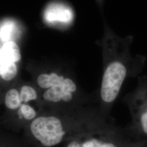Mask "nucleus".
Here are the masks:
<instances>
[{
  "mask_svg": "<svg viewBox=\"0 0 147 147\" xmlns=\"http://www.w3.org/2000/svg\"><path fill=\"white\" fill-rule=\"evenodd\" d=\"M100 111L96 96L84 103L62 107H43L25 127L44 147L59 144L68 137L79 136L115 124Z\"/></svg>",
  "mask_w": 147,
  "mask_h": 147,
  "instance_id": "nucleus-1",
  "label": "nucleus"
},
{
  "mask_svg": "<svg viewBox=\"0 0 147 147\" xmlns=\"http://www.w3.org/2000/svg\"><path fill=\"white\" fill-rule=\"evenodd\" d=\"M131 39L113 42L105 47V60L100 88L96 98L101 112L111 116V111L126 79L135 78L142 71L146 58L132 56Z\"/></svg>",
  "mask_w": 147,
  "mask_h": 147,
  "instance_id": "nucleus-2",
  "label": "nucleus"
},
{
  "mask_svg": "<svg viewBox=\"0 0 147 147\" xmlns=\"http://www.w3.org/2000/svg\"><path fill=\"white\" fill-rule=\"evenodd\" d=\"M32 79L42 108L68 107L92 99L82 95L76 78L59 70L41 71L34 74Z\"/></svg>",
  "mask_w": 147,
  "mask_h": 147,
  "instance_id": "nucleus-3",
  "label": "nucleus"
},
{
  "mask_svg": "<svg viewBox=\"0 0 147 147\" xmlns=\"http://www.w3.org/2000/svg\"><path fill=\"white\" fill-rule=\"evenodd\" d=\"M123 100L131 117L130 131L137 140H147V74L138 76L136 87Z\"/></svg>",
  "mask_w": 147,
  "mask_h": 147,
  "instance_id": "nucleus-4",
  "label": "nucleus"
},
{
  "mask_svg": "<svg viewBox=\"0 0 147 147\" xmlns=\"http://www.w3.org/2000/svg\"><path fill=\"white\" fill-rule=\"evenodd\" d=\"M81 147H129L137 140L128 127L116 124L100 130L76 137Z\"/></svg>",
  "mask_w": 147,
  "mask_h": 147,
  "instance_id": "nucleus-5",
  "label": "nucleus"
},
{
  "mask_svg": "<svg viewBox=\"0 0 147 147\" xmlns=\"http://www.w3.org/2000/svg\"><path fill=\"white\" fill-rule=\"evenodd\" d=\"M20 59V49L15 41L3 43L0 49V76L5 87L18 80L17 63Z\"/></svg>",
  "mask_w": 147,
  "mask_h": 147,
  "instance_id": "nucleus-6",
  "label": "nucleus"
},
{
  "mask_svg": "<svg viewBox=\"0 0 147 147\" xmlns=\"http://www.w3.org/2000/svg\"><path fill=\"white\" fill-rule=\"evenodd\" d=\"M73 14L70 8L59 3L49 5L44 13V19L49 24H67L72 21Z\"/></svg>",
  "mask_w": 147,
  "mask_h": 147,
  "instance_id": "nucleus-7",
  "label": "nucleus"
},
{
  "mask_svg": "<svg viewBox=\"0 0 147 147\" xmlns=\"http://www.w3.org/2000/svg\"><path fill=\"white\" fill-rule=\"evenodd\" d=\"M18 29L16 22L11 20H7L3 21L0 29L1 41L5 43L9 41H14L13 39L18 35Z\"/></svg>",
  "mask_w": 147,
  "mask_h": 147,
  "instance_id": "nucleus-8",
  "label": "nucleus"
},
{
  "mask_svg": "<svg viewBox=\"0 0 147 147\" xmlns=\"http://www.w3.org/2000/svg\"><path fill=\"white\" fill-rule=\"evenodd\" d=\"M129 147H147V140H139L133 142Z\"/></svg>",
  "mask_w": 147,
  "mask_h": 147,
  "instance_id": "nucleus-9",
  "label": "nucleus"
},
{
  "mask_svg": "<svg viewBox=\"0 0 147 147\" xmlns=\"http://www.w3.org/2000/svg\"><path fill=\"white\" fill-rule=\"evenodd\" d=\"M65 147H81V146L78 138L76 137L69 142Z\"/></svg>",
  "mask_w": 147,
  "mask_h": 147,
  "instance_id": "nucleus-10",
  "label": "nucleus"
}]
</instances>
